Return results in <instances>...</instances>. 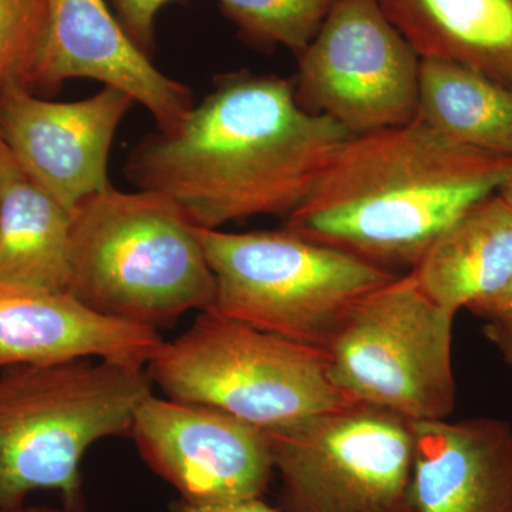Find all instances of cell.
<instances>
[{
	"instance_id": "5b68a950",
	"label": "cell",
	"mask_w": 512,
	"mask_h": 512,
	"mask_svg": "<svg viewBox=\"0 0 512 512\" xmlns=\"http://www.w3.org/2000/svg\"><path fill=\"white\" fill-rule=\"evenodd\" d=\"M165 396L269 430L360 403L329 376L326 350L202 311L147 366Z\"/></svg>"
},
{
	"instance_id": "7402d4cb",
	"label": "cell",
	"mask_w": 512,
	"mask_h": 512,
	"mask_svg": "<svg viewBox=\"0 0 512 512\" xmlns=\"http://www.w3.org/2000/svg\"><path fill=\"white\" fill-rule=\"evenodd\" d=\"M483 332L512 367V306L487 316Z\"/></svg>"
},
{
	"instance_id": "5bb4252c",
	"label": "cell",
	"mask_w": 512,
	"mask_h": 512,
	"mask_svg": "<svg viewBox=\"0 0 512 512\" xmlns=\"http://www.w3.org/2000/svg\"><path fill=\"white\" fill-rule=\"evenodd\" d=\"M413 512H512V426L413 421Z\"/></svg>"
},
{
	"instance_id": "8fae6325",
	"label": "cell",
	"mask_w": 512,
	"mask_h": 512,
	"mask_svg": "<svg viewBox=\"0 0 512 512\" xmlns=\"http://www.w3.org/2000/svg\"><path fill=\"white\" fill-rule=\"evenodd\" d=\"M134 103L130 94L110 86L67 103L13 86L0 93V127L20 170L74 212L111 187V146Z\"/></svg>"
},
{
	"instance_id": "ba28073f",
	"label": "cell",
	"mask_w": 512,
	"mask_h": 512,
	"mask_svg": "<svg viewBox=\"0 0 512 512\" xmlns=\"http://www.w3.org/2000/svg\"><path fill=\"white\" fill-rule=\"evenodd\" d=\"M264 431L289 512H413V421L355 403Z\"/></svg>"
},
{
	"instance_id": "e0dca14e",
	"label": "cell",
	"mask_w": 512,
	"mask_h": 512,
	"mask_svg": "<svg viewBox=\"0 0 512 512\" xmlns=\"http://www.w3.org/2000/svg\"><path fill=\"white\" fill-rule=\"evenodd\" d=\"M73 212L16 164L0 204V285L69 293Z\"/></svg>"
},
{
	"instance_id": "ac0fdd59",
	"label": "cell",
	"mask_w": 512,
	"mask_h": 512,
	"mask_svg": "<svg viewBox=\"0 0 512 512\" xmlns=\"http://www.w3.org/2000/svg\"><path fill=\"white\" fill-rule=\"evenodd\" d=\"M416 117L458 144L512 158V92L461 64L421 57Z\"/></svg>"
},
{
	"instance_id": "7c38bea8",
	"label": "cell",
	"mask_w": 512,
	"mask_h": 512,
	"mask_svg": "<svg viewBox=\"0 0 512 512\" xmlns=\"http://www.w3.org/2000/svg\"><path fill=\"white\" fill-rule=\"evenodd\" d=\"M49 36L33 90L90 79L130 94L158 130L170 131L195 106L190 87L165 76L126 35L106 0H47Z\"/></svg>"
},
{
	"instance_id": "8992f818",
	"label": "cell",
	"mask_w": 512,
	"mask_h": 512,
	"mask_svg": "<svg viewBox=\"0 0 512 512\" xmlns=\"http://www.w3.org/2000/svg\"><path fill=\"white\" fill-rule=\"evenodd\" d=\"M215 278L214 311L262 332L328 350L357 303L397 274L282 228H198Z\"/></svg>"
},
{
	"instance_id": "9c48e42d",
	"label": "cell",
	"mask_w": 512,
	"mask_h": 512,
	"mask_svg": "<svg viewBox=\"0 0 512 512\" xmlns=\"http://www.w3.org/2000/svg\"><path fill=\"white\" fill-rule=\"evenodd\" d=\"M421 57L379 0H336L298 56L296 100L350 136L416 119Z\"/></svg>"
},
{
	"instance_id": "44dd1931",
	"label": "cell",
	"mask_w": 512,
	"mask_h": 512,
	"mask_svg": "<svg viewBox=\"0 0 512 512\" xmlns=\"http://www.w3.org/2000/svg\"><path fill=\"white\" fill-rule=\"evenodd\" d=\"M114 15L126 35L148 57L156 47L158 12L174 0H110Z\"/></svg>"
},
{
	"instance_id": "d6986e66",
	"label": "cell",
	"mask_w": 512,
	"mask_h": 512,
	"mask_svg": "<svg viewBox=\"0 0 512 512\" xmlns=\"http://www.w3.org/2000/svg\"><path fill=\"white\" fill-rule=\"evenodd\" d=\"M336 0H218L242 39L298 57L318 35Z\"/></svg>"
},
{
	"instance_id": "9a60e30c",
	"label": "cell",
	"mask_w": 512,
	"mask_h": 512,
	"mask_svg": "<svg viewBox=\"0 0 512 512\" xmlns=\"http://www.w3.org/2000/svg\"><path fill=\"white\" fill-rule=\"evenodd\" d=\"M421 291L453 313L504 292L512 282V208L500 194L458 218L410 269Z\"/></svg>"
},
{
	"instance_id": "2e32d148",
	"label": "cell",
	"mask_w": 512,
	"mask_h": 512,
	"mask_svg": "<svg viewBox=\"0 0 512 512\" xmlns=\"http://www.w3.org/2000/svg\"><path fill=\"white\" fill-rule=\"evenodd\" d=\"M420 57L447 60L512 92V0H379Z\"/></svg>"
},
{
	"instance_id": "484cf974",
	"label": "cell",
	"mask_w": 512,
	"mask_h": 512,
	"mask_svg": "<svg viewBox=\"0 0 512 512\" xmlns=\"http://www.w3.org/2000/svg\"><path fill=\"white\" fill-rule=\"evenodd\" d=\"M0 512H70L66 510V508H53L46 507V505H20V507L16 508H5L2 510L0 508Z\"/></svg>"
},
{
	"instance_id": "277c9868",
	"label": "cell",
	"mask_w": 512,
	"mask_h": 512,
	"mask_svg": "<svg viewBox=\"0 0 512 512\" xmlns=\"http://www.w3.org/2000/svg\"><path fill=\"white\" fill-rule=\"evenodd\" d=\"M153 386L147 367L100 359L0 370V508L53 490L66 510H82L84 454L130 434Z\"/></svg>"
},
{
	"instance_id": "4fadbf2b",
	"label": "cell",
	"mask_w": 512,
	"mask_h": 512,
	"mask_svg": "<svg viewBox=\"0 0 512 512\" xmlns=\"http://www.w3.org/2000/svg\"><path fill=\"white\" fill-rule=\"evenodd\" d=\"M163 343L157 329L101 315L72 293L0 285V370L79 359L147 367Z\"/></svg>"
},
{
	"instance_id": "3957f363",
	"label": "cell",
	"mask_w": 512,
	"mask_h": 512,
	"mask_svg": "<svg viewBox=\"0 0 512 512\" xmlns=\"http://www.w3.org/2000/svg\"><path fill=\"white\" fill-rule=\"evenodd\" d=\"M197 225L160 192L114 185L73 212L69 293L109 318L157 329L214 305Z\"/></svg>"
},
{
	"instance_id": "6da1fadb",
	"label": "cell",
	"mask_w": 512,
	"mask_h": 512,
	"mask_svg": "<svg viewBox=\"0 0 512 512\" xmlns=\"http://www.w3.org/2000/svg\"><path fill=\"white\" fill-rule=\"evenodd\" d=\"M350 134L303 109L293 80L222 74L170 131L148 134L128 154L138 190L171 198L197 227L259 215L288 217L309 197Z\"/></svg>"
},
{
	"instance_id": "d4e9b609",
	"label": "cell",
	"mask_w": 512,
	"mask_h": 512,
	"mask_svg": "<svg viewBox=\"0 0 512 512\" xmlns=\"http://www.w3.org/2000/svg\"><path fill=\"white\" fill-rule=\"evenodd\" d=\"M16 168V161L10 153L8 144L3 138L2 127H0V204H2L3 192L8 184L10 175Z\"/></svg>"
},
{
	"instance_id": "cb8c5ba5",
	"label": "cell",
	"mask_w": 512,
	"mask_h": 512,
	"mask_svg": "<svg viewBox=\"0 0 512 512\" xmlns=\"http://www.w3.org/2000/svg\"><path fill=\"white\" fill-rule=\"evenodd\" d=\"M498 194L508 202V205L512 208V174L507 181H505L503 187L498 190ZM512 306V282L511 285L501 292L500 295L485 301L477 305L476 308L471 309V312L476 313L480 318H487V316L494 315V313L504 311V309L511 308Z\"/></svg>"
},
{
	"instance_id": "603a6c76",
	"label": "cell",
	"mask_w": 512,
	"mask_h": 512,
	"mask_svg": "<svg viewBox=\"0 0 512 512\" xmlns=\"http://www.w3.org/2000/svg\"><path fill=\"white\" fill-rule=\"evenodd\" d=\"M168 512H284L265 503L262 498L234 501L224 504H191L187 501H173Z\"/></svg>"
},
{
	"instance_id": "7a4b0ae2",
	"label": "cell",
	"mask_w": 512,
	"mask_h": 512,
	"mask_svg": "<svg viewBox=\"0 0 512 512\" xmlns=\"http://www.w3.org/2000/svg\"><path fill=\"white\" fill-rule=\"evenodd\" d=\"M511 174L512 158L458 144L416 117L350 136L282 228L387 271L412 269Z\"/></svg>"
},
{
	"instance_id": "52a82bcc",
	"label": "cell",
	"mask_w": 512,
	"mask_h": 512,
	"mask_svg": "<svg viewBox=\"0 0 512 512\" xmlns=\"http://www.w3.org/2000/svg\"><path fill=\"white\" fill-rule=\"evenodd\" d=\"M456 313L397 275L357 303L326 350L332 383L356 402L410 421L447 420L456 407Z\"/></svg>"
},
{
	"instance_id": "30bf717a",
	"label": "cell",
	"mask_w": 512,
	"mask_h": 512,
	"mask_svg": "<svg viewBox=\"0 0 512 512\" xmlns=\"http://www.w3.org/2000/svg\"><path fill=\"white\" fill-rule=\"evenodd\" d=\"M130 436L147 466L187 503L262 498L274 476L265 431L214 407L148 394Z\"/></svg>"
},
{
	"instance_id": "ffe728a7",
	"label": "cell",
	"mask_w": 512,
	"mask_h": 512,
	"mask_svg": "<svg viewBox=\"0 0 512 512\" xmlns=\"http://www.w3.org/2000/svg\"><path fill=\"white\" fill-rule=\"evenodd\" d=\"M49 36L47 0H0V93L32 90Z\"/></svg>"
}]
</instances>
